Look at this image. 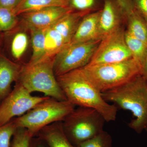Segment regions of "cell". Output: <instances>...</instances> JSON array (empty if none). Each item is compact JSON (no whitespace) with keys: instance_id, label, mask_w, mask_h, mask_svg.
I'll return each instance as SVG.
<instances>
[{"instance_id":"1","label":"cell","mask_w":147,"mask_h":147,"mask_svg":"<svg viewBox=\"0 0 147 147\" xmlns=\"http://www.w3.org/2000/svg\"><path fill=\"white\" fill-rule=\"evenodd\" d=\"M67 100L75 106L91 108L100 113L106 122L115 120L118 108L104 100L101 92L76 69L57 76Z\"/></svg>"},{"instance_id":"2","label":"cell","mask_w":147,"mask_h":147,"mask_svg":"<svg viewBox=\"0 0 147 147\" xmlns=\"http://www.w3.org/2000/svg\"><path fill=\"white\" fill-rule=\"evenodd\" d=\"M107 102L132 113L128 126L138 134L147 129V82L141 75L121 86L101 93Z\"/></svg>"},{"instance_id":"3","label":"cell","mask_w":147,"mask_h":147,"mask_svg":"<svg viewBox=\"0 0 147 147\" xmlns=\"http://www.w3.org/2000/svg\"><path fill=\"white\" fill-rule=\"evenodd\" d=\"M77 69L87 81L102 93L121 86L140 75L141 67L132 58L115 63L88 64Z\"/></svg>"},{"instance_id":"4","label":"cell","mask_w":147,"mask_h":147,"mask_svg":"<svg viewBox=\"0 0 147 147\" xmlns=\"http://www.w3.org/2000/svg\"><path fill=\"white\" fill-rule=\"evenodd\" d=\"M54 59L45 58L34 63L28 62L22 65L16 83L30 93L39 92L57 100H67L54 72Z\"/></svg>"},{"instance_id":"5","label":"cell","mask_w":147,"mask_h":147,"mask_svg":"<svg viewBox=\"0 0 147 147\" xmlns=\"http://www.w3.org/2000/svg\"><path fill=\"white\" fill-rule=\"evenodd\" d=\"M68 100H59L49 97L26 114L13 119L17 127L26 129L32 137L45 127L63 121L75 108Z\"/></svg>"},{"instance_id":"6","label":"cell","mask_w":147,"mask_h":147,"mask_svg":"<svg viewBox=\"0 0 147 147\" xmlns=\"http://www.w3.org/2000/svg\"><path fill=\"white\" fill-rule=\"evenodd\" d=\"M106 122L103 116L96 110L78 106L62 123L66 136L76 147L104 131Z\"/></svg>"},{"instance_id":"7","label":"cell","mask_w":147,"mask_h":147,"mask_svg":"<svg viewBox=\"0 0 147 147\" xmlns=\"http://www.w3.org/2000/svg\"><path fill=\"white\" fill-rule=\"evenodd\" d=\"M100 41L70 43L64 47L54 57V70L56 77L88 65Z\"/></svg>"},{"instance_id":"8","label":"cell","mask_w":147,"mask_h":147,"mask_svg":"<svg viewBox=\"0 0 147 147\" xmlns=\"http://www.w3.org/2000/svg\"><path fill=\"white\" fill-rule=\"evenodd\" d=\"M125 40V31L119 27L100 40L88 64L121 62L132 58Z\"/></svg>"},{"instance_id":"9","label":"cell","mask_w":147,"mask_h":147,"mask_svg":"<svg viewBox=\"0 0 147 147\" xmlns=\"http://www.w3.org/2000/svg\"><path fill=\"white\" fill-rule=\"evenodd\" d=\"M50 97L33 96L16 82L13 90L0 104V126L26 114Z\"/></svg>"},{"instance_id":"10","label":"cell","mask_w":147,"mask_h":147,"mask_svg":"<svg viewBox=\"0 0 147 147\" xmlns=\"http://www.w3.org/2000/svg\"><path fill=\"white\" fill-rule=\"evenodd\" d=\"M71 11L68 7H52L23 13L19 16H21V22L25 28L44 29L53 26Z\"/></svg>"},{"instance_id":"11","label":"cell","mask_w":147,"mask_h":147,"mask_svg":"<svg viewBox=\"0 0 147 147\" xmlns=\"http://www.w3.org/2000/svg\"><path fill=\"white\" fill-rule=\"evenodd\" d=\"M127 15L117 0H104L99 19L100 38L121 27V22Z\"/></svg>"},{"instance_id":"12","label":"cell","mask_w":147,"mask_h":147,"mask_svg":"<svg viewBox=\"0 0 147 147\" xmlns=\"http://www.w3.org/2000/svg\"><path fill=\"white\" fill-rule=\"evenodd\" d=\"M28 44L29 38L26 33L17 30L16 27L10 31L3 33L1 48L3 47L4 52L0 53L17 63L26 53Z\"/></svg>"},{"instance_id":"13","label":"cell","mask_w":147,"mask_h":147,"mask_svg":"<svg viewBox=\"0 0 147 147\" xmlns=\"http://www.w3.org/2000/svg\"><path fill=\"white\" fill-rule=\"evenodd\" d=\"M101 9L84 16L77 27L70 43L101 40L99 32V19Z\"/></svg>"},{"instance_id":"14","label":"cell","mask_w":147,"mask_h":147,"mask_svg":"<svg viewBox=\"0 0 147 147\" xmlns=\"http://www.w3.org/2000/svg\"><path fill=\"white\" fill-rule=\"evenodd\" d=\"M21 67L0 53V104L12 90V83L18 81Z\"/></svg>"},{"instance_id":"15","label":"cell","mask_w":147,"mask_h":147,"mask_svg":"<svg viewBox=\"0 0 147 147\" xmlns=\"http://www.w3.org/2000/svg\"><path fill=\"white\" fill-rule=\"evenodd\" d=\"M89 13L88 11H70L52 26L60 35L66 45H68L71 42L80 21Z\"/></svg>"},{"instance_id":"16","label":"cell","mask_w":147,"mask_h":147,"mask_svg":"<svg viewBox=\"0 0 147 147\" xmlns=\"http://www.w3.org/2000/svg\"><path fill=\"white\" fill-rule=\"evenodd\" d=\"M35 136L42 139L48 147H76L66 136L62 121L55 122L45 127Z\"/></svg>"},{"instance_id":"17","label":"cell","mask_w":147,"mask_h":147,"mask_svg":"<svg viewBox=\"0 0 147 147\" xmlns=\"http://www.w3.org/2000/svg\"><path fill=\"white\" fill-rule=\"evenodd\" d=\"M52 7H68V0H22L13 9L16 16Z\"/></svg>"},{"instance_id":"18","label":"cell","mask_w":147,"mask_h":147,"mask_svg":"<svg viewBox=\"0 0 147 147\" xmlns=\"http://www.w3.org/2000/svg\"><path fill=\"white\" fill-rule=\"evenodd\" d=\"M126 21L127 31L147 45V24L146 19L134 10L127 16Z\"/></svg>"},{"instance_id":"19","label":"cell","mask_w":147,"mask_h":147,"mask_svg":"<svg viewBox=\"0 0 147 147\" xmlns=\"http://www.w3.org/2000/svg\"><path fill=\"white\" fill-rule=\"evenodd\" d=\"M66 46L60 35L52 26L47 28L45 32V54L42 59L55 57V55Z\"/></svg>"},{"instance_id":"20","label":"cell","mask_w":147,"mask_h":147,"mask_svg":"<svg viewBox=\"0 0 147 147\" xmlns=\"http://www.w3.org/2000/svg\"><path fill=\"white\" fill-rule=\"evenodd\" d=\"M46 29H32L29 30L30 32L32 48V54L28 62L29 63H34L44 57Z\"/></svg>"},{"instance_id":"21","label":"cell","mask_w":147,"mask_h":147,"mask_svg":"<svg viewBox=\"0 0 147 147\" xmlns=\"http://www.w3.org/2000/svg\"><path fill=\"white\" fill-rule=\"evenodd\" d=\"M125 40L132 58L141 65L147 52V45L125 31Z\"/></svg>"},{"instance_id":"22","label":"cell","mask_w":147,"mask_h":147,"mask_svg":"<svg viewBox=\"0 0 147 147\" xmlns=\"http://www.w3.org/2000/svg\"><path fill=\"white\" fill-rule=\"evenodd\" d=\"M19 22L18 16L13 10L0 7V33L12 30L18 26Z\"/></svg>"},{"instance_id":"23","label":"cell","mask_w":147,"mask_h":147,"mask_svg":"<svg viewBox=\"0 0 147 147\" xmlns=\"http://www.w3.org/2000/svg\"><path fill=\"white\" fill-rule=\"evenodd\" d=\"M76 147H113V139L111 135L104 130Z\"/></svg>"},{"instance_id":"24","label":"cell","mask_w":147,"mask_h":147,"mask_svg":"<svg viewBox=\"0 0 147 147\" xmlns=\"http://www.w3.org/2000/svg\"><path fill=\"white\" fill-rule=\"evenodd\" d=\"M17 128L13 119L0 126V147H11V140Z\"/></svg>"},{"instance_id":"25","label":"cell","mask_w":147,"mask_h":147,"mask_svg":"<svg viewBox=\"0 0 147 147\" xmlns=\"http://www.w3.org/2000/svg\"><path fill=\"white\" fill-rule=\"evenodd\" d=\"M32 137L26 129L17 127L12 137L11 147H29Z\"/></svg>"},{"instance_id":"26","label":"cell","mask_w":147,"mask_h":147,"mask_svg":"<svg viewBox=\"0 0 147 147\" xmlns=\"http://www.w3.org/2000/svg\"><path fill=\"white\" fill-rule=\"evenodd\" d=\"M68 7L74 11L91 12L96 8L97 0H68Z\"/></svg>"},{"instance_id":"27","label":"cell","mask_w":147,"mask_h":147,"mask_svg":"<svg viewBox=\"0 0 147 147\" xmlns=\"http://www.w3.org/2000/svg\"><path fill=\"white\" fill-rule=\"evenodd\" d=\"M134 10L147 20V0H132Z\"/></svg>"},{"instance_id":"28","label":"cell","mask_w":147,"mask_h":147,"mask_svg":"<svg viewBox=\"0 0 147 147\" xmlns=\"http://www.w3.org/2000/svg\"><path fill=\"white\" fill-rule=\"evenodd\" d=\"M127 16L134 10L132 0H117Z\"/></svg>"},{"instance_id":"29","label":"cell","mask_w":147,"mask_h":147,"mask_svg":"<svg viewBox=\"0 0 147 147\" xmlns=\"http://www.w3.org/2000/svg\"><path fill=\"white\" fill-rule=\"evenodd\" d=\"M22 0H0V7L13 10Z\"/></svg>"},{"instance_id":"30","label":"cell","mask_w":147,"mask_h":147,"mask_svg":"<svg viewBox=\"0 0 147 147\" xmlns=\"http://www.w3.org/2000/svg\"><path fill=\"white\" fill-rule=\"evenodd\" d=\"M29 147H48L45 142L39 137H32Z\"/></svg>"},{"instance_id":"31","label":"cell","mask_w":147,"mask_h":147,"mask_svg":"<svg viewBox=\"0 0 147 147\" xmlns=\"http://www.w3.org/2000/svg\"><path fill=\"white\" fill-rule=\"evenodd\" d=\"M141 71L140 75L147 82V52L144 60L141 64Z\"/></svg>"},{"instance_id":"32","label":"cell","mask_w":147,"mask_h":147,"mask_svg":"<svg viewBox=\"0 0 147 147\" xmlns=\"http://www.w3.org/2000/svg\"><path fill=\"white\" fill-rule=\"evenodd\" d=\"M2 44V34L0 33V51L1 48Z\"/></svg>"},{"instance_id":"33","label":"cell","mask_w":147,"mask_h":147,"mask_svg":"<svg viewBox=\"0 0 147 147\" xmlns=\"http://www.w3.org/2000/svg\"><path fill=\"white\" fill-rule=\"evenodd\" d=\"M146 131H147V129H146Z\"/></svg>"},{"instance_id":"34","label":"cell","mask_w":147,"mask_h":147,"mask_svg":"<svg viewBox=\"0 0 147 147\" xmlns=\"http://www.w3.org/2000/svg\"><path fill=\"white\" fill-rule=\"evenodd\" d=\"M146 21L147 24V20H146Z\"/></svg>"}]
</instances>
